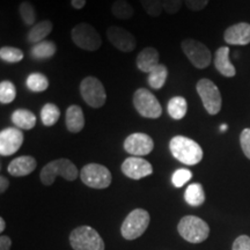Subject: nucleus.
<instances>
[{
  "label": "nucleus",
  "instance_id": "1",
  "mask_svg": "<svg viewBox=\"0 0 250 250\" xmlns=\"http://www.w3.org/2000/svg\"><path fill=\"white\" fill-rule=\"evenodd\" d=\"M170 153L176 160L187 166H195L202 161L203 149L198 143L184 136H175L169 143Z\"/></svg>",
  "mask_w": 250,
  "mask_h": 250
},
{
  "label": "nucleus",
  "instance_id": "2",
  "mask_svg": "<svg viewBox=\"0 0 250 250\" xmlns=\"http://www.w3.org/2000/svg\"><path fill=\"white\" fill-rule=\"evenodd\" d=\"M77 166L68 159H57L49 164H46L42 168L40 173V179L44 186H52L57 176L62 177L66 181H74L78 179Z\"/></svg>",
  "mask_w": 250,
  "mask_h": 250
},
{
  "label": "nucleus",
  "instance_id": "3",
  "mask_svg": "<svg viewBox=\"0 0 250 250\" xmlns=\"http://www.w3.org/2000/svg\"><path fill=\"white\" fill-rule=\"evenodd\" d=\"M180 235L190 243L204 242L210 235V227L203 219L195 215H186L177 226Z\"/></svg>",
  "mask_w": 250,
  "mask_h": 250
},
{
  "label": "nucleus",
  "instance_id": "4",
  "mask_svg": "<svg viewBox=\"0 0 250 250\" xmlns=\"http://www.w3.org/2000/svg\"><path fill=\"white\" fill-rule=\"evenodd\" d=\"M70 243L74 250H104L102 237L89 226L74 228L70 234Z\"/></svg>",
  "mask_w": 250,
  "mask_h": 250
},
{
  "label": "nucleus",
  "instance_id": "5",
  "mask_svg": "<svg viewBox=\"0 0 250 250\" xmlns=\"http://www.w3.org/2000/svg\"><path fill=\"white\" fill-rule=\"evenodd\" d=\"M149 220H151L149 213L144 208H136L131 211L122 224V236L130 241L138 239L147 229Z\"/></svg>",
  "mask_w": 250,
  "mask_h": 250
},
{
  "label": "nucleus",
  "instance_id": "6",
  "mask_svg": "<svg viewBox=\"0 0 250 250\" xmlns=\"http://www.w3.org/2000/svg\"><path fill=\"white\" fill-rule=\"evenodd\" d=\"M71 39L78 48L94 52L102 45V40L98 30L92 24L81 22L73 27L71 31Z\"/></svg>",
  "mask_w": 250,
  "mask_h": 250
},
{
  "label": "nucleus",
  "instance_id": "7",
  "mask_svg": "<svg viewBox=\"0 0 250 250\" xmlns=\"http://www.w3.org/2000/svg\"><path fill=\"white\" fill-rule=\"evenodd\" d=\"M133 105L142 117L156 120L162 115V107L151 90L138 88L133 94Z\"/></svg>",
  "mask_w": 250,
  "mask_h": 250
},
{
  "label": "nucleus",
  "instance_id": "8",
  "mask_svg": "<svg viewBox=\"0 0 250 250\" xmlns=\"http://www.w3.org/2000/svg\"><path fill=\"white\" fill-rule=\"evenodd\" d=\"M81 98L90 108L99 109L107 101V93L104 86L95 77H86L81 80L79 87Z\"/></svg>",
  "mask_w": 250,
  "mask_h": 250
},
{
  "label": "nucleus",
  "instance_id": "9",
  "mask_svg": "<svg viewBox=\"0 0 250 250\" xmlns=\"http://www.w3.org/2000/svg\"><path fill=\"white\" fill-rule=\"evenodd\" d=\"M80 179L85 186L93 189H105L111 184L112 176L105 166L88 164L80 170Z\"/></svg>",
  "mask_w": 250,
  "mask_h": 250
},
{
  "label": "nucleus",
  "instance_id": "10",
  "mask_svg": "<svg viewBox=\"0 0 250 250\" xmlns=\"http://www.w3.org/2000/svg\"><path fill=\"white\" fill-rule=\"evenodd\" d=\"M197 93L201 98L205 110L210 115H217L221 110L223 99L220 90L213 81L210 79H201L196 85Z\"/></svg>",
  "mask_w": 250,
  "mask_h": 250
},
{
  "label": "nucleus",
  "instance_id": "11",
  "mask_svg": "<svg viewBox=\"0 0 250 250\" xmlns=\"http://www.w3.org/2000/svg\"><path fill=\"white\" fill-rule=\"evenodd\" d=\"M181 48H182L187 58L189 59V62L196 68L203 70V68H206L211 64V51L204 43L193 39H187L182 41Z\"/></svg>",
  "mask_w": 250,
  "mask_h": 250
},
{
  "label": "nucleus",
  "instance_id": "12",
  "mask_svg": "<svg viewBox=\"0 0 250 250\" xmlns=\"http://www.w3.org/2000/svg\"><path fill=\"white\" fill-rule=\"evenodd\" d=\"M24 142L22 130L18 127H6L0 132V154L9 156L17 153Z\"/></svg>",
  "mask_w": 250,
  "mask_h": 250
},
{
  "label": "nucleus",
  "instance_id": "13",
  "mask_svg": "<svg viewBox=\"0 0 250 250\" xmlns=\"http://www.w3.org/2000/svg\"><path fill=\"white\" fill-rule=\"evenodd\" d=\"M154 148V142L151 136L143 132H136L127 136L124 140V149L133 156L147 155Z\"/></svg>",
  "mask_w": 250,
  "mask_h": 250
},
{
  "label": "nucleus",
  "instance_id": "14",
  "mask_svg": "<svg viewBox=\"0 0 250 250\" xmlns=\"http://www.w3.org/2000/svg\"><path fill=\"white\" fill-rule=\"evenodd\" d=\"M109 42L122 52H132L137 46L136 37L129 30L118 26H111L107 30Z\"/></svg>",
  "mask_w": 250,
  "mask_h": 250
},
{
  "label": "nucleus",
  "instance_id": "15",
  "mask_svg": "<svg viewBox=\"0 0 250 250\" xmlns=\"http://www.w3.org/2000/svg\"><path fill=\"white\" fill-rule=\"evenodd\" d=\"M122 171L132 180H140L153 174V167L147 160L140 156H130L122 164Z\"/></svg>",
  "mask_w": 250,
  "mask_h": 250
},
{
  "label": "nucleus",
  "instance_id": "16",
  "mask_svg": "<svg viewBox=\"0 0 250 250\" xmlns=\"http://www.w3.org/2000/svg\"><path fill=\"white\" fill-rule=\"evenodd\" d=\"M224 40L232 45H248L250 43V23L240 22L228 27L224 33Z\"/></svg>",
  "mask_w": 250,
  "mask_h": 250
},
{
  "label": "nucleus",
  "instance_id": "17",
  "mask_svg": "<svg viewBox=\"0 0 250 250\" xmlns=\"http://www.w3.org/2000/svg\"><path fill=\"white\" fill-rule=\"evenodd\" d=\"M37 167V161L35 158L30 155H21L15 158L8 165L7 171L12 176L22 177L33 173Z\"/></svg>",
  "mask_w": 250,
  "mask_h": 250
},
{
  "label": "nucleus",
  "instance_id": "18",
  "mask_svg": "<svg viewBox=\"0 0 250 250\" xmlns=\"http://www.w3.org/2000/svg\"><path fill=\"white\" fill-rule=\"evenodd\" d=\"M159 61H160V54H159L158 50L152 48V46H147V48L143 49L139 52V55L137 56L136 64L139 71L149 73L153 68L160 64Z\"/></svg>",
  "mask_w": 250,
  "mask_h": 250
},
{
  "label": "nucleus",
  "instance_id": "19",
  "mask_svg": "<svg viewBox=\"0 0 250 250\" xmlns=\"http://www.w3.org/2000/svg\"><path fill=\"white\" fill-rule=\"evenodd\" d=\"M230 50L228 46H221L215 51L214 55V66L217 71L224 77L232 78L236 74L234 65L229 61Z\"/></svg>",
  "mask_w": 250,
  "mask_h": 250
},
{
  "label": "nucleus",
  "instance_id": "20",
  "mask_svg": "<svg viewBox=\"0 0 250 250\" xmlns=\"http://www.w3.org/2000/svg\"><path fill=\"white\" fill-rule=\"evenodd\" d=\"M67 131L72 133H79L85 127V115L81 107L77 104H72L66 109V117H65Z\"/></svg>",
  "mask_w": 250,
  "mask_h": 250
},
{
  "label": "nucleus",
  "instance_id": "21",
  "mask_svg": "<svg viewBox=\"0 0 250 250\" xmlns=\"http://www.w3.org/2000/svg\"><path fill=\"white\" fill-rule=\"evenodd\" d=\"M12 122L15 127L20 130H31L36 125V116L33 111L28 109L20 108L13 111L12 114Z\"/></svg>",
  "mask_w": 250,
  "mask_h": 250
},
{
  "label": "nucleus",
  "instance_id": "22",
  "mask_svg": "<svg viewBox=\"0 0 250 250\" xmlns=\"http://www.w3.org/2000/svg\"><path fill=\"white\" fill-rule=\"evenodd\" d=\"M52 29H54V23L50 20H43L39 23H35L27 34L28 42L35 43L36 44V43L45 41L44 39L51 34Z\"/></svg>",
  "mask_w": 250,
  "mask_h": 250
},
{
  "label": "nucleus",
  "instance_id": "23",
  "mask_svg": "<svg viewBox=\"0 0 250 250\" xmlns=\"http://www.w3.org/2000/svg\"><path fill=\"white\" fill-rule=\"evenodd\" d=\"M57 52V46L52 41H42L36 43L30 50V55L35 61H46L52 58Z\"/></svg>",
  "mask_w": 250,
  "mask_h": 250
},
{
  "label": "nucleus",
  "instance_id": "24",
  "mask_svg": "<svg viewBox=\"0 0 250 250\" xmlns=\"http://www.w3.org/2000/svg\"><path fill=\"white\" fill-rule=\"evenodd\" d=\"M168 114L175 121H181L188 112V102L183 96H174L168 102Z\"/></svg>",
  "mask_w": 250,
  "mask_h": 250
},
{
  "label": "nucleus",
  "instance_id": "25",
  "mask_svg": "<svg viewBox=\"0 0 250 250\" xmlns=\"http://www.w3.org/2000/svg\"><path fill=\"white\" fill-rule=\"evenodd\" d=\"M184 199L189 205L201 206L205 202V192L201 183H192L187 188L184 192Z\"/></svg>",
  "mask_w": 250,
  "mask_h": 250
},
{
  "label": "nucleus",
  "instance_id": "26",
  "mask_svg": "<svg viewBox=\"0 0 250 250\" xmlns=\"http://www.w3.org/2000/svg\"><path fill=\"white\" fill-rule=\"evenodd\" d=\"M168 78V68L164 64H159L148 73L147 83L153 89H161Z\"/></svg>",
  "mask_w": 250,
  "mask_h": 250
},
{
  "label": "nucleus",
  "instance_id": "27",
  "mask_svg": "<svg viewBox=\"0 0 250 250\" xmlns=\"http://www.w3.org/2000/svg\"><path fill=\"white\" fill-rule=\"evenodd\" d=\"M26 86L30 92L42 93L49 88V79L43 73H30L26 80Z\"/></svg>",
  "mask_w": 250,
  "mask_h": 250
},
{
  "label": "nucleus",
  "instance_id": "28",
  "mask_svg": "<svg viewBox=\"0 0 250 250\" xmlns=\"http://www.w3.org/2000/svg\"><path fill=\"white\" fill-rule=\"evenodd\" d=\"M61 117V110L55 103H46L41 110V121L44 126L49 127L57 123Z\"/></svg>",
  "mask_w": 250,
  "mask_h": 250
},
{
  "label": "nucleus",
  "instance_id": "29",
  "mask_svg": "<svg viewBox=\"0 0 250 250\" xmlns=\"http://www.w3.org/2000/svg\"><path fill=\"white\" fill-rule=\"evenodd\" d=\"M111 13L118 20H129L133 17L134 9L127 0H116L111 6Z\"/></svg>",
  "mask_w": 250,
  "mask_h": 250
},
{
  "label": "nucleus",
  "instance_id": "30",
  "mask_svg": "<svg viewBox=\"0 0 250 250\" xmlns=\"http://www.w3.org/2000/svg\"><path fill=\"white\" fill-rule=\"evenodd\" d=\"M17 98V87L12 81L2 80L0 83V102L1 104L12 103Z\"/></svg>",
  "mask_w": 250,
  "mask_h": 250
},
{
  "label": "nucleus",
  "instance_id": "31",
  "mask_svg": "<svg viewBox=\"0 0 250 250\" xmlns=\"http://www.w3.org/2000/svg\"><path fill=\"white\" fill-rule=\"evenodd\" d=\"M24 57L22 50L14 46H2L0 49V59L2 62H9V64H17L20 62Z\"/></svg>",
  "mask_w": 250,
  "mask_h": 250
},
{
  "label": "nucleus",
  "instance_id": "32",
  "mask_svg": "<svg viewBox=\"0 0 250 250\" xmlns=\"http://www.w3.org/2000/svg\"><path fill=\"white\" fill-rule=\"evenodd\" d=\"M19 12L22 22L26 26L33 27L36 22V11L30 1H22L19 6Z\"/></svg>",
  "mask_w": 250,
  "mask_h": 250
},
{
  "label": "nucleus",
  "instance_id": "33",
  "mask_svg": "<svg viewBox=\"0 0 250 250\" xmlns=\"http://www.w3.org/2000/svg\"><path fill=\"white\" fill-rule=\"evenodd\" d=\"M139 2L143 6L144 11L149 17L153 18H158L162 13V9H164L162 0H139Z\"/></svg>",
  "mask_w": 250,
  "mask_h": 250
},
{
  "label": "nucleus",
  "instance_id": "34",
  "mask_svg": "<svg viewBox=\"0 0 250 250\" xmlns=\"http://www.w3.org/2000/svg\"><path fill=\"white\" fill-rule=\"evenodd\" d=\"M192 179V173L189 169H177L171 176V182H173L174 187L182 188L187 182H189Z\"/></svg>",
  "mask_w": 250,
  "mask_h": 250
},
{
  "label": "nucleus",
  "instance_id": "35",
  "mask_svg": "<svg viewBox=\"0 0 250 250\" xmlns=\"http://www.w3.org/2000/svg\"><path fill=\"white\" fill-rule=\"evenodd\" d=\"M184 0H162L164 5V11L167 12L168 14H176L182 7Z\"/></svg>",
  "mask_w": 250,
  "mask_h": 250
},
{
  "label": "nucleus",
  "instance_id": "36",
  "mask_svg": "<svg viewBox=\"0 0 250 250\" xmlns=\"http://www.w3.org/2000/svg\"><path fill=\"white\" fill-rule=\"evenodd\" d=\"M240 144L245 155L250 160V129H245L240 134Z\"/></svg>",
  "mask_w": 250,
  "mask_h": 250
},
{
  "label": "nucleus",
  "instance_id": "37",
  "mask_svg": "<svg viewBox=\"0 0 250 250\" xmlns=\"http://www.w3.org/2000/svg\"><path fill=\"white\" fill-rule=\"evenodd\" d=\"M208 1L210 0H184V4H186L188 9H190V11L198 12L204 9L208 6Z\"/></svg>",
  "mask_w": 250,
  "mask_h": 250
},
{
  "label": "nucleus",
  "instance_id": "38",
  "mask_svg": "<svg viewBox=\"0 0 250 250\" xmlns=\"http://www.w3.org/2000/svg\"><path fill=\"white\" fill-rule=\"evenodd\" d=\"M233 250H250V237L247 235L237 237L233 243Z\"/></svg>",
  "mask_w": 250,
  "mask_h": 250
},
{
  "label": "nucleus",
  "instance_id": "39",
  "mask_svg": "<svg viewBox=\"0 0 250 250\" xmlns=\"http://www.w3.org/2000/svg\"><path fill=\"white\" fill-rule=\"evenodd\" d=\"M12 245V240L9 236L2 235L0 237V250H9Z\"/></svg>",
  "mask_w": 250,
  "mask_h": 250
},
{
  "label": "nucleus",
  "instance_id": "40",
  "mask_svg": "<svg viewBox=\"0 0 250 250\" xmlns=\"http://www.w3.org/2000/svg\"><path fill=\"white\" fill-rule=\"evenodd\" d=\"M8 187H9V181L7 177L5 176L0 177V192L4 193L6 190L8 189Z\"/></svg>",
  "mask_w": 250,
  "mask_h": 250
},
{
  "label": "nucleus",
  "instance_id": "41",
  "mask_svg": "<svg viewBox=\"0 0 250 250\" xmlns=\"http://www.w3.org/2000/svg\"><path fill=\"white\" fill-rule=\"evenodd\" d=\"M71 5L74 9H83L86 5V0H71Z\"/></svg>",
  "mask_w": 250,
  "mask_h": 250
},
{
  "label": "nucleus",
  "instance_id": "42",
  "mask_svg": "<svg viewBox=\"0 0 250 250\" xmlns=\"http://www.w3.org/2000/svg\"><path fill=\"white\" fill-rule=\"evenodd\" d=\"M5 227H6V223L4 218H0V232H4Z\"/></svg>",
  "mask_w": 250,
  "mask_h": 250
},
{
  "label": "nucleus",
  "instance_id": "43",
  "mask_svg": "<svg viewBox=\"0 0 250 250\" xmlns=\"http://www.w3.org/2000/svg\"><path fill=\"white\" fill-rule=\"evenodd\" d=\"M226 130H227V125H226V124L221 125V126H220V131H223V132H224V131H226Z\"/></svg>",
  "mask_w": 250,
  "mask_h": 250
}]
</instances>
